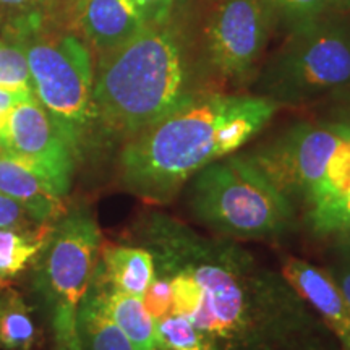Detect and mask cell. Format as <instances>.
<instances>
[{
    "label": "cell",
    "mask_w": 350,
    "mask_h": 350,
    "mask_svg": "<svg viewBox=\"0 0 350 350\" xmlns=\"http://www.w3.org/2000/svg\"><path fill=\"white\" fill-rule=\"evenodd\" d=\"M156 268L180 269L203 291L190 321L213 350H342L284 273L226 237L203 235L164 213L138 224Z\"/></svg>",
    "instance_id": "obj_1"
},
{
    "label": "cell",
    "mask_w": 350,
    "mask_h": 350,
    "mask_svg": "<svg viewBox=\"0 0 350 350\" xmlns=\"http://www.w3.org/2000/svg\"><path fill=\"white\" fill-rule=\"evenodd\" d=\"M278 111L253 93L201 96L126 139L119 156L122 183L148 203H169L196 172L234 154Z\"/></svg>",
    "instance_id": "obj_2"
},
{
    "label": "cell",
    "mask_w": 350,
    "mask_h": 350,
    "mask_svg": "<svg viewBox=\"0 0 350 350\" xmlns=\"http://www.w3.org/2000/svg\"><path fill=\"white\" fill-rule=\"evenodd\" d=\"M208 93L185 42L167 23L98 55L94 68L96 144L126 142Z\"/></svg>",
    "instance_id": "obj_3"
},
{
    "label": "cell",
    "mask_w": 350,
    "mask_h": 350,
    "mask_svg": "<svg viewBox=\"0 0 350 350\" xmlns=\"http://www.w3.org/2000/svg\"><path fill=\"white\" fill-rule=\"evenodd\" d=\"M253 94L282 106L350 100V12L286 33L255 75Z\"/></svg>",
    "instance_id": "obj_4"
},
{
    "label": "cell",
    "mask_w": 350,
    "mask_h": 350,
    "mask_svg": "<svg viewBox=\"0 0 350 350\" xmlns=\"http://www.w3.org/2000/svg\"><path fill=\"white\" fill-rule=\"evenodd\" d=\"M188 190L191 216L219 237L265 240L295 224L292 200L247 154H229L193 175Z\"/></svg>",
    "instance_id": "obj_5"
},
{
    "label": "cell",
    "mask_w": 350,
    "mask_h": 350,
    "mask_svg": "<svg viewBox=\"0 0 350 350\" xmlns=\"http://www.w3.org/2000/svg\"><path fill=\"white\" fill-rule=\"evenodd\" d=\"M26 52L33 94L80 161L96 146L94 65L75 33L44 28L16 41Z\"/></svg>",
    "instance_id": "obj_6"
},
{
    "label": "cell",
    "mask_w": 350,
    "mask_h": 350,
    "mask_svg": "<svg viewBox=\"0 0 350 350\" xmlns=\"http://www.w3.org/2000/svg\"><path fill=\"white\" fill-rule=\"evenodd\" d=\"M103 235L88 209L67 211L39 255L36 288L51 308L55 342L77 340L78 306L90 291Z\"/></svg>",
    "instance_id": "obj_7"
},
{
    "label": "cell",
    "mask_w": 350,
    "mask_h": 350,
    "mask_svg": "<svg viewBox=\"0 0 350 350\" xmlns=\"http://www.w3.org/2000/svg\"><path fill=\"white\" fill-rule=\"evenodd\" d=\"M340 138L342 130L336 122H304L248 156L288 200L308 204Z\"/></svg>",
    "instance_id": "obj_8"
},
{
    "label": "cell",
    "mask_w": 350,
    "mask_h": 350,
    "mask_svg": "<svg viewBox=\"0 0 350 350\" xmlns=\"http://www.w3.org/2000/svg\"><path fill=\"white\" fill-rule=\"evenodd\" d=\"M271 31L262 0H217L204 28L209 68L222 80H247L261 62Z\"/></svg>",
    "instance_id": "obj_9"
},
{
    "label": "cell",
    "mask_w": 350,
    "mask_h": 350,
    "mask_svg": "<svg viewBox=\"0 0 350 350\" xmlns=\"http://www.w3.org/2000/svg\"><path fill=\"white\" fill-rule=\"evenodd\" d=\"M0 151L41 175L67 196L77 167V156L49 113L31 98L20 100L8 116L7 129L0 139Z\"/></svg>",
    "instance_id": "obj_10"
},
{
    "label": "cell",
    "mask_w": 350,
    "mask_h": 350,
    "mask_svg": "<svg viewBox=\"0 0 350 350\" xmlns=\"http://www.w3.org/2000/svg\"><path fill=\"white\" fill-rule=\"evenodd\" d=\"M73 13L85 42L98 55L124 46L150 26L133 0H77Z\"/></svg>",
    "instance_id": "obj_11"
},
{
    "label": "cell",
    "mask_w": 350,
    "mask_h": 350,
    "mask_svg": "<svg viewBox=\"0 0 350 350\" xmlns=\"http://www.w3.org/2000/svg\"><path fill=\"white\" fill-rule=\"evenodd\" d=\"M282 273L329 327L342 350H350V306L326 271L299 258H286Z\"/></svg>",
    "instance_id": "obj_12"
},
{
    "label": "cell",
    "mask_w": 350,
    "mask_h": 350,
    "mask_svg": "<svg viewBox=\"0 0 350 350\" xmlns=\"http://www.w3.org/2000/svg\"><path fill=\"white\" fill-rule=\"evenodd\" d=\"M0 191L21 204L39 224H54L67 214L65 196L3 151H0Z\"/></svg>",
    "instance_id": "obj_13"
},
{
    "label": "cell",
    "mask_w": 350,
    "mask_h": 350,
    "mask_svg": "<svg viewBox=\"0 0 350 350\" xmlns=\"http://www.w3.org/2000/svg\"><path fill=\"white\" fill-rule=\"evenodd\" d=\"M154 275V258L148 248L106 245L100 250L93 278L112 291L143 297Z\"/></svg>",
    "instance_id": "obj_14"
},
{
    "label": "cell",
    "mask_w": 350,
    "mask_h": 350,
    "mask_svg": "<svg viewBox=\"0 0 350 350\" xmlns=\"http://www.w3.org/2000/svg\"><path fill=\"white\" fill-rule=\"evenodd\" d=\"M91 287L116 325L125 332L137 350H157L156 321L144 306L142 297L112 291L93 278Z\"/></svg>",
    "instance_id": "obj_15"
},
{
    "label": "cell",
    "mask_w": 350,
    "mask_h": 350,
    "mask_svg": "<svg viewBox=\"0 0 350 350\" xmlns=\"http://www.w3.org/2000/svg\"><path fill=\"white\" fill-rule=\"evenodd\" d=\"M77 329L83 350H137L125 332L109 317L98 292L91 286L78 306Z\"/></svg>",
    "instance_id": "obj_16"
},
{
    "label": "cell",
    "mask_w": 350,
    "mask_h": 350,
    "mask_svg": "<svg viewBox=\"0 0 350 350\" xmlns=\"http://www.w3.org/2000/svg\"><path fill=\"white\" fill-rule=\"evenodd\" d=\"M54 224H41L33 230L0 229V291L41 255Z\"/></svg>",
    "instance_id": "obj_17"
},
{
    "label": "cell",
    "mask_w": 350,
    "mask_h": 350,
    "mask_svg": "<svg viewBox=\"0 0 350 350\" xmlns=\"http://www.w3.org/2000/svg\"><path fill=\"white\" fill-rule=\"evenodd\" d=\"M38 338L31 308L20 292L10 286L0 291V349L33 350Z\"/></svg>",
    "instance_id": "obj_18"
},
{
    "label": "cell",
    "mask_w": 350,
    "mask_h": 350,
    "mask_svg": "<svg viewBox=\"0 0 350 350\" xmlns=\"http://www.w3.org/2000/svg\"><path fill=\"white\" fill-rule=\"evenodd\" d=\"M62 0H0V33L16 42L44 28H55L54 12Z\"/></svg>",
    "instance_id": "obj_19"
},
{
    "label": "cell",
    "mask_w": 350,
    "mask_h": 350,
    "mask_svg": "<svg viewBox=\"0 0 350 350\" xmlns=\"http://www.w3.org/2000/svg\"><path fill=\"white\" fill-rule=\"evenodd\" d=\"M273 29L291 33L338 10L332 0H262Z\"/></svg>",
    "instance_id": "obj_20"
},
{
    "label": "cell",
    "mask_w": 350,
    "mask_h": 350,
    "mask_svg": "<svg viewBox=\"0 0 350 350\" xmlns=\"http://www.w3.org/2000/svg\"><path fill=\"white\" fill-rule=\"evenodd\" d=\"M0 88L21 98L34 96L25 49L3 36H0Z\"/></svg>",
    "instance_id": "obj_21"
},
{
    "label": "cell",
    "mask_w": 350,
    "mask_h": 350,
    "mask_svg": "<svg viewBox=\"0 0 350 350\" xmlns=\"http://www.w3.org/2000/svg\"><path fill=\"white\" fill-rule=\"evenodd\" d=\"M157 350H213L193 323L180 314H169L156 321Z\"/></svg>",
    "instance_id": "obj_22"
},
{
    "label": "cell",
    "mask_w": 350,
    "mask_h": 350,
    "mask_svg": "<svg viewBox=\"0 0 350 350\" xmlns=\"http://www.w3.org/2000/svg\"><path fill=\"white\" fill-rule=\"evenodd\" d=\"M306 208V224L314 235L325 237L350 230V193L317 201Z\"/></svg>",
    "instance_id": "obj_23"
},
{
    "label": "cell",
    "mask_w": 350,
    "mask_h": 350,
    "mask_svg": "<svg viewBox=\"0 0 350 350\" xmlns=\"http://www.w3.org/2000/svg\"><path fill=\"white\" fill-rule=\"evenodd\" d=\"M347 193H350V137L342 130V138L327 161L321 185L306 206L317 203V201L336 198V196H344Z\"/></svg>",
    "instance_id": "obj_24"
},
{
    "label": "cell",
    "mask_w": 350,
    "mask_h": 350,
    "mask_svg": "<svg viewBox=\"0 0 350 350\" xmlns=\"http://www.w3.org/2000/svg\"><path fill=\"white\" fill-rule=\"evenodd\" d=\"M142 300L154 321L174 314L172 287H170L169 279L164 274L156 273L154 279L144 291Z\"/></svg>",
    "instance_id": "obj_25"
},
{
    "label": "cell",
    "mask_w": 350,
    "mask_h": 350,
    "mask_svg": "<svg viewBox=\"0 0 350 350\" xmlns=\"http://www.w3.org/2000/svg\"><path fill=\"white\" fill-rule=\"evenodd\" d=\"M38 226L41 224L34 221L21 204L0 191V229L33 230Z\"/></svg>",
    "instance_id": "obj_26"
},
{
    "label": "cell",
    "mask_w": 350,
    "mask_h": 350,
    "mask_svg": "<svg viewBox=\"0 0 350 350\" xmlns=\"http://www.w3.org/2000/svg\"><path fill=\"white\" fill-rule=\"evenodd\" d=\"M342 250V255L336 258V261L326 269V274L329 275L331 281L336 284L340 295L344 297V300L347 301V305L350 306V252L347 245H345Z\"/></svg>",
    "instance_id": "obj_27"
},
{
    "label": "cell",
    "mask_w": 350,
    "mask_h": 350,
    "mask_svg": "<svg viewBox=\"0 0 350 350\" xmlns=\"http://www.w3.org/2000/svg\"><path fill=\"white\" fill-rule=\"evenodd\" d=\"M175 2L177 0H133L148 25L167 23Z\"/></svg>",
    "instance_id": "obj_28"
},
{
    "label": "cell",
    "mask_w": 350,
    "mask_h": 350,
    "mask_svg": "<svg viewBox=\"0 0 350 350\" xmlns=\"http://www.w3.org/2000/svg\"><path fill=\"white\" fill-rule=\"evenodd\" d=\"M23 99H28V98H21L18 94L10 93V91L2 90V88H0V139H2L3 133H5L8 116H10L12 109Z\"/></svg>",
    "instance_id": "obj_29"
},
{
    "label": "cell",
    "mask_w": 350,
    "mask_h": 350,
    "mask_svg": "<svg viewBox=\"0 0 350 350\" xmlns=\"http://www.w3.org/2000/svg\"><path fill=\"white\" fill-rule=\"evenodd\" d=\"M332 120H334L336 124H339L340 129H342L350 137V100L342 103V106H340V109H338V112H336L334 119Z\"/></svg>",
    "instance_id": "obj_30"
},
{
    "label": "cell",
    "mask_w": 350,
    "mask_h": 350,
    "mask_svg": "<svg viewBox=\"0 0 350 350\" xmlns=\"http://www.w3.org/2000/svg\"><path fill=\"white\" fill-rule=\"evenodd\" d=\"M55 350H83L80 339L77 340H65V342H55Z\"/></svg>",
    "instance_id": "obj_31"
},
{
    "label": "cell",
    "mask_w": 350,
    "mask_h": 350,
    "mask_svg": "<svg viewBox=\"0 0 350 350\" xmlns=\"http://www.w3.org/2000/svg\"><path fill=\"white\" fill-rule=\"evenodd\" d=\"M332 2H334V7L338 10L350 12V0H332Z\"/></svg>",
    "instance_id": "obj_32"
},
{
    "label": "cell",
    "mask_w": 350,
    "mask_h": 350,
    "mask_svg": "<svg viewBox=\"0 0 350 350\" xmlns=\"http://www.w3.org/2000/svg\"><path fill=\"white\" fill-rule=\"evenodd\" d=\"M347 248H349V252H350V230H349V243H347Z\"/></svg>",
    "instance_id": "obj_33"
}]
</instances>
